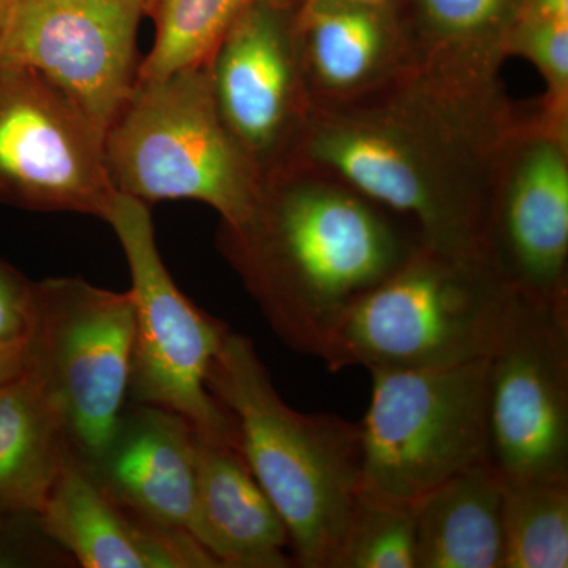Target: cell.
Masks as SVG:
<instances>
[{
	"mask_svg": "<svg viewBox=\"0 0 568 568\" xmlns=\"http://www.w3.org/2000/svg\"><path fill=\"white\" fill-rule=\"evenodd\" d=\"M514 294L489 261L418 245L347 310L321 361L339 372L444 368L488 357Z\"/></svg>",
	"mask_w": 568,
	"mask_h": 568,
	"instance_id": "277c9868",
	"label": "cell"
},
{
	"mask_svg": "<svg viewBox=\"0 0 568 568\" xmlns=\"http://www.w3.org/2000/svg\"><path fill=\"white\" fill-rule=\"evenodd\" d=\"M134 304L82 278L36 283L26 368L65 424L74 454L95 462L119 424L132 379Z\"/></svg>",
	"mask_w": 568,
	"mask_h": 568,
	"instance_id": "ba28073f",
	"label": "cell"
},
{
	"mask_svg": "<svg viewBox=\"0 0 568 568\" xmlns=\"http://www.w3.org/2000/svg\"><path fill=\"white\" fill-rule=\"evenodd\" d=\"M65 424L31 369L0 386V515H36L70 452Z\"/></svg>",
	"mask_w": 568,
	"mask_h": 568,
	"instance_id": "ffe728a7",
	"label": "cell"
},
{
	"mask_svg": "<svg viewBox=\"0 0 568 568\" xmlns=\"http://www.w3.org/2000/svg\"><path fill=\"white\" fill-rule=\"evenodd\" d=\"M504 568L568 567V474L504 478Z\"/></svg>",
	"mask_w": 568,
	"mask_h": 568,
	"instance_id": "44dd1931",
	"label": "cell"
},
{
	"mask_svg": "<svg viewBox=\"0 0 568 568\" xmlns=\"http://www.w3.org/2000/svg\"><path fill=\"white\" fill-rule=\"evenodd\" d=\"M488 260L508 286L568 298V126L525 112L497 171Z\"/></svg>",
	"mask_w": 568,
	"mask_h": 568,
	"instance_id": "7c38bea8",
	"label": "cell"
},
{
	"mask_svg": "<svg viewBox=\"0 0 568 568\" xmlns=\"http://www.w3.org/2000/svg\"><path fill=\"white\" fill-rule=\"evenodd\" d=\"M28 336L0 343V386L9 383L24 369L26 358H28Z\"/></svg>",
	"mask_w": 568,
	"mask_h": 568,
	"instance_id": "484cf974",
	"label": "cell"
},
{
	"mask_svg": "<svg viewBox=\"0 0 568 568\" xmlns=\"http://www.w3.org/2000/svg\"><path fill=\"white\" fill-rule=\"evenodd\" d=\"M248 0H148L155 20L152 51L136 73V84L159 82L209 65Z\"/></svg>",
	"mask_w": 568,
	"mask_h": 568,
	"instance_id": "7402d4cb",
	"label": "cell"
},
{
	"mask_svg": "<svg viewBox=\"0 0 568 568\" xmlns=\"http://www.w3.org/2000/svg\"><path fill=\"white\" fill-rule=\"evenodd\" d=\"M36 316V283L0 261V343L24 338Z\"/></svg>",
	"mask_w": 568,
	"mask_h": 568,
	"instance_id": "d4e9b609",
	"label": "cell"
},
{
	"mask_svg": "<svg viewBox=\"0 0 568 568\" xmlns=\"http://www.w3.org/2000/svg\"><path fill=\"white\" fill-rule=\"evenodd\" d=\"M257 6L268 7V9L283 11V13L294 14L304 0H248Z\"/></svg>",
	"mask_w": 568,
	"mask_h": 568,
	"instance_id": "4316f807",
	"label": "cell"
},
{
	"mask_svg": "<svg viewBox=\"0 0 568 568\" xmlns=\"http://www.w3.org/2000/svg\"><path fill=\"white\" fill-rule=\"evenodd\" d=\"M523 2L405 0L403 13H392L410 63L444 80L485 88L500 84L508 37Z\"/></svg>",
	"mask_w": 568,
	"mask_h": 568,
	"instance_id": "ac0fdd59",
	"label": "cell"
},
{
	"mask_svg": "<svg viewBox=\"0 0 568 568\" xmlns=\"http://www.w3.org/2000/svg\"><path fill=\"white\" fill-rule=\"evenodd\" d=\"M11 7H13V0H0V37H2L3 31H6Z\"/></svg>",
	"mask_w": 568,
	"mask_h": 568,
	"instance_id": "83f0119b",
	"label": "cell"
},
{
	"mask_svg": "<svg viewBox=\"0 0 568 568\" xmlns=\"http://www.w3.org/2000/svg\"><path fill=\"white\" fill-rule=\"evenodd\" d=\"M39 521L84 568H222L189 532L153 525L119 503L73 448Z\"/></svg>",
	"mask_w": 568,
	"mask_h": 568,
	"instance_id": "5bb4252c",
	"label": "cell"
},
{
	"mask_svg": "<svg viewBox=\"0 0 568 568\" xmlns=\"http://www.w3.org/2000/svg\"><path fill=\"white\" fill-rule=\"evenodd\" d=\"M504 477L467 467L418 500L416 568H504Z\"/></svg>",
	"mask_w": 568,
	"mask_h": 568,
	"instance_id": "d6986e66",
	"label": "cell"
},
{
	"mask_svg": "<svg viewBox=\"0 0 568 568\" xmlns=\"http://www.w3.org/2000/svg\"><path fill=\"white\" fill-rule=\"evenodd\" d=\"M511 54L528 59L544 78L541 114L556 125L568 126V21L519 10L508 37L507 55Z\"/></svg>",
	"mask_w": 568,
	"mask_h": 568,
	"instance_id": "cb8c5ba5",
	"label": "cell"
},
{
	"mask_svg": "<svg viewBox=\"0 0 568 568\" xmlns=\"http://www.w3.org/2000/svg\"><path fill=\"white\" fill-rule=\"evenodd\" d=\"M115 192L95 123L37 71L0 63V201L104 219Z\"/></svg>",
	"mask_w": 568,
	"mask_h": 568,
	"instance_id": "30bf717a",
	"label": "cell"
},
{
	"mask_svg": "<svg viewBox=\"0 0 568 568\" xmlns=\"http://www.w3.org/2000/svg\"><path fill=\"white\" fill-rule=\"evenodd\" d=\"M148 0H13L0 63L41 74L106 136L136 84V29Z\"/></svg>",
	"mask_w": 568,
	"mask_h": 568,
	"instance_id": "8fae6325",
	"label": "cell"
},
{
	"mask_svg": "<svg viewBox=\"0 0 568 568\" xmlns=\"http://www.w3.org/2000/svg\"><path fill=\"white\" fill-rule=\"evenodd\" d=\"M103 220L118 235L132 276L134 342L129 398L173 410L197 436L239 448L233 416L207 387L209 369L230 325L197 308L175 286L160 256L145 203L115 192Z\"/></svg>",
	"mask_w": 568,
	"mask_h": 568,
	"instance_id": "52a82bcc",
	"label": "cell"
},
{
	"mask_svg": "<svg viewBox=\"0 0 568 568\" xmlns=\"http://www.w3.org/2000/svg\"><path fill=\"white\" fill-rule=\"evenodd\" d=\"M306 2V0H304ZM343 2L365 3V6L384 7L390 3V0H343Z\"/></svg>",
	"mask_w": 568,
	"mask_h": 568,
	"instance_id": "f1b7e54d",
	"label": "cell"
},
{
	"mask_svg": "<svg viewBox=\"0 0 568 568\" xmlns=\"http://www.w3.org/2000/svg\"><path fill=\"white\" fill-rule=\"evenodd\" d=\"M196 519L193 537L222 568L294 566L291 538L241 450L194 433Z\"/></svg>",
	"mask_w": 568,
	"mask_h": 568,
	"instance_id": "e0dca14e",
	"label": "cell"
},
{
	"mask_svg": "<svg viewBox=\"0 0 568 568\" xmlns=\"http://www.w3.org/2000/svg\"><path fill=\"white\" fill-rule=\"evenodd\" d=\"M310 99H343L386 80L409 62L390 3L306 0L293 14Z\"/></svg>",
	"mask_w": 568,
	"mask_h": 568,
	"instance_id": "2e32d148",
	"label": "cell"
},
{
	"mask_svg": "<svg viewBox=\"0 0 568 568\" xmlns=\"http://www.w3.org/2000/svg\"><path fill=\"white\" fill-rule=\"evenodd\" d=\"M362 488L420 500L489 462L488 357L444 368H373Z\"/></svg>",
	"mask_w": 568,
	"mask_h": 568,
	"instance_id": "8992f818",
	"label": "cell"
},
{
	"mask_svg": "<svg viewBox=\"0 0 568 568\" xmlns=\"http://www.w3.org/2000/svg\"><path fill=\"white\" fill-rule=\"evenodd\" d=\"M489 463L504 478L568 474V298L515 291L488 355Z\"/></svg>",
	"mask_w": 568,
	"mask_h": 568,
	"instance_id": "9c48e42d",
	"label": "cell"
},
{
	"mask_svg": "<svg viewBox=\"0 0 568 568\" xmlns=\"http://www.w3.org/2000/svg\"><path fill=\"white\" fill-rule=\"evenodd\" d=\"M85 465L134 514L193 537L196 443L185 418L159 406H125L108 446Z\"/></svg>",
	"mask_w": 568,
	"mask_h": 568,
	"instance_id": "9a60e30c",
	"label": "cell"
},
{
	"mask_svg": "<svg viewBox=\"0 0 568 568\" xmlns=\"http://www.w3.org/2000/svg\"><path fill=\"white\" fill-rule=\"evenodd\" d=\"M417 507L361 487L334 568H416Z\"/></svg>",
	"mask_w": 568,
	"mask_h": 568,
	"instance_id": "603a6c76",
	"label": "cell"
},
{
	"mask_svg": "<svg viewBox=\"0 0 568 568\" xmlns=\"http://www.w3.org/2000/svg\"><path fill=\"white\" fill-rule=\"evenodd\" d=\"M420 245L413 227L336 179L282 164L220 248L278 338L323 357L347 310Z\"/></svg>",
	"mask_w": 568,
	"mask_h": 568,
	"instance_id": "7a4b0ae2",
	"label": "cell"
},
{
	"mask_svg": "<svg viewBox=\"0 0 568 568\" xmlns=\"http://www.w3.org/2000/svg\"><path fill=\"white\" fill-rule=\"evenodd\" d=\"M112 185L142 203L194 200L222 215L224 227L252 219L264 173L227 129L209 65L134 84L104 136Z\"/></svg>",
	"mask_w": 568,
	"mask_h": 568,
	"instance_id": "5b68a950",
	"label": "cell"
},
{
	"mask_svg": "<svg viewBox=\"0 0 568 568\" xmlns=\"http://www.w3.org/2000/svg\"><path fill=\"white\" fill-rule=\"evenodd\" d=\"M209 73L220 115L265 178L283 159L310 104L293 14L246 3Z\"/></svg>",
	"mask_w": 568,
	"mask_h": 568,
	"instance_id": "4fadbf2b",
	"label": "cell"
},
{
	"mask_svg": "<svg viewBox=\"0 0 568 568\" xmlns=\"http://www.w3.org/2000/svg\"><path fill=\"white\" fill-rule=\"evenodd\" d=\"M519 119L500 84H458L407 62L354 95L310 99L276 166L345 183L409 222L420 245L489 261L497 171Z\"/></svg>",
	"mask_w": 568,
	"mask_h": 568,
	"instance_id": "6da1fadb",
	"label": "cell"
},
{
	"mask_svg": "<svg viewBox=\"0 0 568 568\" xmlns=\"http://www.w3.org/2000/svg\"><path fill=\"white\" fill-rule=\"evenodd\" d=\"M207 387L233 416L239 450L282 515L294 566L334 568L362 487L361 422L287 406L252 339L233 331Z\"/></svg>",
	"mask_w": 568,
	"mask_h": 568,
	"instance_id": "3957f363",
	"label": "cell"
}]
</instances>
